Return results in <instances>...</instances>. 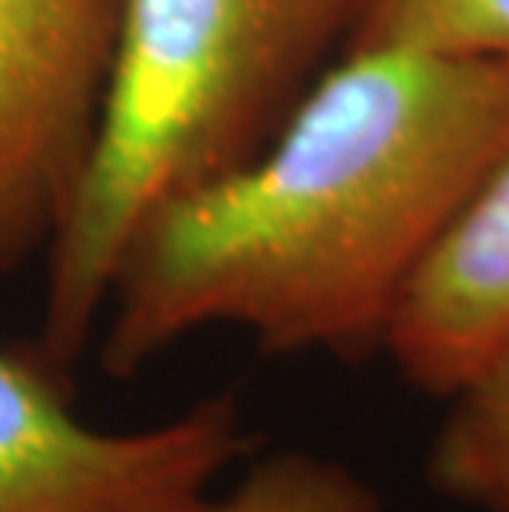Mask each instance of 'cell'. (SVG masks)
Masks as SVG:
<instances>
[{
  "label": "cell",
  "mask_w": 509,
  "mask_h": 512,
  "mask_svg": "<svg viewBox=\"0 0 509 512\" xmlns=\"http://www.w3.org/2000/svg\"><path fill=\"white\" fill-rule=\"evenodd\" d=\"M509 146V60L344 47L272 139L136 228L100 324L129 380L186 337L265 354L384 347L400 298Z\"/></svg>",
  "instance_id": "1"
},
{
  "label": "cell",
  "mask_w": 509,
  "mask_h": 512,
  "mask_svg": "<svg viewBox=\"0 0 509 512\" xmlns=\"http://www.w3.org/2000/svg\"><path fill=\"white\" fill-rule=\"evenodd\" d=\"M361 0H119L106 116L47 248L37 347L70 374L100 334L129 238L255 156L348 47Z\"/></svg>",
  "instance_id": "2"
},
{
  "label": "cell",
  "mask_w": 509,
  "mask_h": 512,
  "mask_svg": "<svg viewBox=\"0 0 509 512\" xmlns=\"http://www.w3.org/2000/svg\"><path fill=\"white\" fill-rule=\"evenodd\" d=\"M252 443L235 397L139 430L93 427L34 341L0 344V512H205Z\"/></svg>",
  "instance_id": "3"
},
{
  "label": "cell",
  "mask_w": 509,
  "mask_h": 512,
  "mask_svg": "<svg viewBox=\"0 0 509 512\" xmlns=\"http://www.w3.org/2000/svg\"><path fill=\"white\" fill-rule=\"evenodd\" d=\"M119 0H0V275L53 245L110 100Z\"/></svg>",
  "instance_id": "4"
},
{
  "label": "cell",
  "mask_w": 509,
  "mask_h": 512,
  "mask_svg": "<svg viewBox=\"0 0 509 512\" xmlns=\"http://www.w3.org/2000/svg\"><path fill=\"white\" fill-rule=\"evenodd\" d=\"M509 344V146L433 242L400 298L384 351L397 374L443 397Z\"/></svg>",
  "instance_id": "5"
},
{
  "label": "cell",
  "mask_w": 509,
  "mask_h": 512,
  "mask_svg": "<svg viewBox=\"0 0 509 512\" xmlns=\"http://www.w3.org/2000/svg\"><path fill=\"white\" fill-rule=\"evenodd\" d=\"M447 403L427 486L467 512H509V344Z\"/></svg>",
  "instance_id": "6"
},
{
  "label": "cell",
  "mask_w": 509,
  "mask_h": 512,
  "mask_svg": "<svg viewBox=\"0 0 509 512\" xmlns=\"http://www.w3.org/2000/svg\"><path fill=\"white\" fill-rule=\"evenodd\" d=\"M348 47L509 60V0H361Z\"/></svg>",
  "instance_id": "7"
},
{
  "label": "cell",
  "mask_w": 509,
  "mask_h": 512,
  "mask_svg": "<svg viewBox=\"0 0 509 512\" xmlns=\"http://www.w3.org/2000/svg\"><path fill=\"white\" fill-rule=\"evenodd\" d=\"M205 512H391L384 496L334 456L288 450L248 456L245 470L222 486Z\"/></svg>",
  "instance_id": "8"
}]
</instances>
